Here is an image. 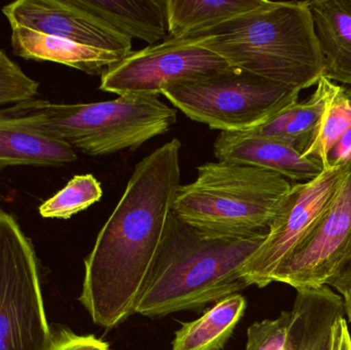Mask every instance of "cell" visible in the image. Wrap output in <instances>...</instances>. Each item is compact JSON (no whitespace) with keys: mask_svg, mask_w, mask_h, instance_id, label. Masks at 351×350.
Listing matches in <instances>:
<instances>
[{"mask_svg":"<svg viewBox=\"0 0 351 350\" xmlns=\"http://www.w3.org/2000/svg\"><path fill=\"white\" fill-rule=\"evenodd\" d=\"M292 184L265 168L228 162L197 166V178L181 185L173 212L210 234L245 236L267 232Z\"/></svg>","mask_w":351,"mask_h":350,"instance_id":"277c9868","label":"cell"},{"mask_svg":"<svg viewBox=\"0 0 351 350\" xmlns=\"http://www.w3.org/2000/svg\"><path fill=\"white\" fill-rule=\"evenodd\" d=\"M214 154L220 162L265 168L296 183L313 180L324 171L321 162L302 155L291 146L247 132H220L215 140Z\"/></svg>","mask_w":351,"mask_h":350,"instance_id":"7c38bea8","label":"cell"},{"mask_svg":"<svg viewBox=\"0 0 351 350\" xmlns=\"http://www.w3.org/2000/svg\"><path fill=\"white\" fill-rule=\"evenodd\" d=\"M12 53L33 61H49L101 75L123 59L113 51L80 45L68 39L36 32L24 27L12 28Z\"/></svg>","mask_w":351,"mask_h":350,"instance_id":"5bb4252c","label":"cell"},{"mask_svg":"<svg viewBox=\"0 0 351 350\" xmlns=\"http://www.w3.org/2000/svg\"><path fill=\"white\" fill-rule=\"evenodd\" d=\"M103 197L101 183L92 174L73 177L57 195L39 207L43 218L70 219L72 216L84 211Z\"/></svg>","mask_w":351,"mask_h":350,"instance_id":"ffe728a7","label":"cell"},{"mask_svg":"<svg viewBox=\"0 0 351 350\" xmlns=\"http://www.w3.org/2000/svg\"><path fill=\"white\" fill-rule=\"evenodd\" d=\"M351 265V160L343 185L304 244L276 271L272 282L296 290L329 286Z\"/></svg>","mask_w":351,"mask_h":350,"instance_id":"30bf717a","label":"cell"},{"mask_svg":"<svg viewBox=\"0 0 351 350\" xmlns=\"http://www.w3.org/2000/svg\"><path fill=\"white\" fill-rule=\"evenodd\" d=\"M351 160V129L346 132L337 143L332 147L327 156V164L324 170L344 166Z\"/></svg>","mask_w":351,"mask_h":350,"instance_id":"d4e9b609","label":"cell"},{"mask_svg":"<svg viewBox=\"0 0 351 350\" xmlns=\"http://www.w3.org/2000/svg\"><path fill=\"white\" fill-rule=\"evenodd\" d=\"M36 127L90 156L136 150L177 123V111L156 96L56 104L30 100L14 104Z\"/></svg>","mask_w":351,"mask_h":350,"instance_id":"5b68a950","label":"cell"},{"mask_svg":"<svg viewBox=\"0 0 351 350\" xmlns=\"http://www.w3.org/2000/svg\"><path fill=\"white\" fill-rule=\"evenodd\" d=\"M264 0H167L168 37L200 36L259 8Z\"/></svg>","mask_w":351,"mask_h":350,"instance_id":"ac0fdd59","label":"cell"},{"mask_svg":"<svg viewBox=\"0 0 351 350\" xmlns=\"http://www.w3.org/2000/svg\"><path fill=\"white\" fill-rule=\"evenodd\" d=\"M206 35L173 38L132 51L101 76L100 90L121 96H156L191 78L228 69L218 53L204 47Z\"/></svg>","mask_w":351,"mask_h":350,"instance_id":"9c48e42d","label":"cell"},{"mask_svg":"<svg viewBox=\"0 0 351 350\" xmlns=\"http://www.w3.org/2000/svg\"><path fill=\"white\" fill-rule=\"evenodd\" d=\"M300 92L231 66L169 86L162 95L192 121L212 129L241 133L299 102Z\"/></svg>","mask_w":351,"mask_h":350,"instance_id":"8992f818","label":"cell"},{"mask_svg":"<svg viewBox=\"0 0 351 350\" xmlns=\"http://www.w3.org/2000/svg\"><path fill=\"white\" fill-rule=\"evenodd\" d=\"M51 338L34 249L0 210V350H47Z\"/></svg>","mask_w":351,"mask_h":350,"instance_id":"52a82bcc","label":"cell"},{"mask_svg":"<svg viewBox=\"0 0 351 350\" xmlns=\"http://www.w3.org/2000/svg\"><path fill=\"white\" fill-rule=\"evenodd\" d=\"M204 47L229 65L303 90L317 86L324 61L308 1H268L206 33Z\"/></svg>","mask_w":351,"mask_h":350,"instance_id":"3957f363","label":"cell"},{"mask_svg":"<svg viewBox=\"0 0 351 350\" xmlns=\"http://www.w3.org/2000/svg\"><path fill=\"white\" fill-rule=\"evenodd\" d=\"M76 160L74 148L36 127L14 105L0 108V170L59 166Z\"/></svg>","mask_w":351,"mask_h":350,"instance_id":"4fadbf2b","label":"cell"},{"mask_svg":"<svg viewBox=\"0 0 351 350\" xmlns=\"http://www.w3.org/2000/svg\"><path fill=\"white\" fill-rule=\"evenodd\" d=\"M39 86L38 82L29 77L0 49V106L33 100L38 95Z\"/></svg>","mask_w":351,"mask_h":350,"instance_id":"603a6c76","label":"cell"},{"mask_svg":"<svg viewBox=\"0 0 351 350\" xmlns=\"http://www.w3.org/2000/svg\"><path fill=\"white\" fill-rule=\"evenodd\" d=\"M292 312H282L274 320H264L255 323L247 329V342L245 350H313L315 339H297L291 336Z\"/></svg>","mask_w":351,"mask_h":350,"instance_id":"44dd1931","label":"cell"},{"mask_svg":"<svg viewBox=\"0 0 351 350\" xmlns=\"http://www.w3.org/2000/svg\"><path fill=\"white\" fill-rule=\"evenodd\" d=\"M350 266H351V265H350Z\"/></svg>","mask_w":351,"mask_h":350,"instance_id":"f1b7e54d","label":"cell"},{"mask_svg":"<svg viewBox=\"0 0 351 350\" xmlns=\"http://www.w3.org/2000/svg\"><path fill=\"white\" fill-rule=\"evenodd\" d=\"M267 232L225 236L202 232L170 214L160 255L136 314L148 318L195 310L249 287L241 271Z\"/></svg>","mask_w":351,"mask_h":350,"instance_id":"7a4b0ae2","label":"cell"},{"mask_svg":"<svg viewBox=\"0 0 351 350\" xmlns=\"http://www.w3.org/2000/svg\"><path fill=\"white\" fill-rule=\"evenodd\" d=\"M308 6L323 57V77L351 88V0H315Z\"/></svg>","mask_w":351,"mask_h":350,"instance_id":"2e32d148","label":"cell"},{"mask_svg":"<svg viewBox=\"0 0 351 350\" xmlns=\"http://www.w3.org/2000/svg\"><path fill=\"white\" fill-rule=\"evenodd\" d=\"M10 27L68 39L80 45L113 51L125 58L132 53V39L117 32L72 0H18L2 8Z\"/></svg>","mask_w":351,"mask_h":350,"instance_id":"8fae6325","label":"cell"},{"mask_svg":"<svg viewBox=\"0 0 351 350\" xmlns=\"http://www.w3.org/2000/svg\"><path fill=\"white\" fill-rule=\"evenodd\" d=\"M181 147L175 138L138 162L84 260L80 301L98 326L112 329L136 314L181 186Z\"/></svg>","mask_w":351,"mask_h":350,"instance_id":"6da1fadb","label":"cell"},{"mask_svg":"<svg viewBox=\"0 0 351 350\" xmlns=\"http://www.w3.org/2000/svg\"><path fill=\"white\" fill-rule=\"evenodd\" d=\"M342 92H343L344 97H346L351 106V88L350 86H342Z\"/></svg>","mask_w":351,"mask_h":350,"instance_id":"83f0119b","label":"cell"},{"mask_svg":"<svg viewBox=\"0 0 351 350\" xmlns=\"http://www.w3.org/2000/svg\"><path fill=\"white\" fill-rule=\"evenodd\" d=\"M98 20L130 39L150 45L168 38L167 0H72Z\"/></svg>","mask_w":351,"mask_h":350,"instance_id":"e0dca14e","label":"cell"},{"mask_svg":"<svg viewBox=\"0 0 351 350\" xmlns=\"http://www.w3.org/2000/svg\"><path fill=\"white\" fill-rule=\"evenodd\" d=\"M247 308L241 294L217 302L198 320L185 323L175 334L172 350H221L232 336Z\"/></svg>","mask_w":351,"mask_h":350,"instance_id":"d6986e66","label":"cell"},{"mask_svg":"<svg viewBox=\"0 0 351 350\" xmlns=\"http://www.w3.org/2000/svg\"><path fill=\"white\" fill-rule=\"evenodd\" d=\"M330 287L342 298L348 323L351 325V266L330 283Z\"/></svg>","mask_w":351,"mask_h":350,"instance_id":"4316f807","label":"cell"},{"mask_svg":"<svg viewBox=\"0 0 351 350\" xmlns=\"http://www.w3.org/2000/svg\"><path fill=\"white\" fill-rule=\"evenodd\" d=\"M340 88L322 76L307 100L287 107L247 133L282 142L303 155L315 140L326 110Z\"/></svg>","mask_w":351,"mask_h":350,"instance_id":"9a60e30c","label":"cell"},{"mask_svg":"<svg viewBox=\"0 0 351 350\" xmlns=\"http://www.w3.org/2000/svg\"><path fill=\"white\" fill-rule=\"evenodd\" d=\"M350 129L351 106L341 86L328 106L315 140L303 155L319 160L325 168L330 150Z\"/></svg>","mask_w":351,"mask_h":350,"instance_id":"7402d4cb","label":"cell"},{"mask_svg":"<svg viewBox=\"0 0 351 350\" xmlns=\"http://www.w3.org/2000/svg\"><path fill=\"white\" fill-rule=\"evenodd\" d=\"M47 350H110L109 345L93 335L80 336L68 330L53 333Z\"/></svg>","mask_w":351,"mask_h":350,"instance_id":"cb8c5ba5","label":"cell"},{"mask_svg":"<svg viewBox=\"0 0 351 350\" xmlns=\"http://www.w3.org/2000/svg\"><path fill=\"white\" fill-rule=\"evenodd\" d=\"M329 350H351V334L346 316L338 318L332 326Z\"/></svg>","mask_w":351,"mask_h":350,"instance_id":"484cf974","label":"cell"},{"mask_svg":"<svg viewBox=\"0 0 351 350\" xmlns=\"http://www.w3.org/2000/svg\"><path fill=\"white\" fill-rule=\"evenodd\" d=\"M348 173V162L324 170L317 178L295 183L268 228L263 244L243 267L247 286L267 287L276 271L315 232L337 197Z\"/></svg>","mask_w":351,"mask_h":350,"instance_id":"ba28073f","label":"cell"}]
</instances>
